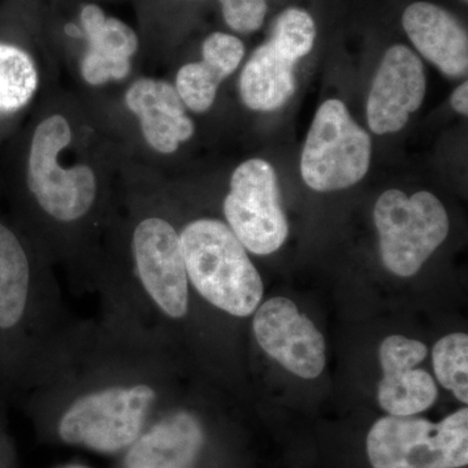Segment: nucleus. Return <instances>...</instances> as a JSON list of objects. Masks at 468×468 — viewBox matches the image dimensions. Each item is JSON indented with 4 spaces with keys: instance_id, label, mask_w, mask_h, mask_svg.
<instances>
[{
    "instance_id": "nucleus-12",
    "label": "nucleus",
    "mask_w": 468,
    "mask_h": 468,
    "mask_svg": "<svg viewBox=\"0 0 468 468\" xmlns=\"http://www.w3.org/2000/svg\"><path fill=\"white\" fill-rule=\"evenodd\" d=\"M205 441L201 418L172 401L126 449L122 468H194Z\"/></svg>"
},
{
    "instance_id": "nucleus-17",
    "label": "nucleus",
    "mask_w": 468,
    "mask_h": 468,
    "mask_svg": "<svg viewBox=\"0 0 468 468\" xmlns=\"http://www.w3.org/2000/svg\"><path fill=\"white\" fill-rule=\"evenodd\" d=\"M297 61L277 50L272 42L260 46L243 68L239 94L252 111L279 110L291 100L297 89L294 67Z\"/></svg>"
},
{
    "instance_id": "nucleus-23",
    "label": "nucleus",
    "mask_w": 468,
    "mask_h": 468,
    "mask_svg": "<svg viewBox=\"0 0 468 468\" xmlns=\"http://www.w3.org/2000/svg\"><path fill=\"white\" fill-rule=\"evenodd\" d=\"M224 20L239 33L257 32L267 15V0H218Z\"/></svg>"
},
{
    "instance_id": "nucleus-26",
    "label": "nucleus",
    "mask_w": 468,
    "mask_h": 468,
    "mask_svg": "<svg viewBox=\"0 0 468 468\" xmlns=\"http://www.w3.org/2000/svg\"><path fill=\"white\" fill-rule=\"evenodd\" d=\"M66 33L68 36L73 37V38H81V37L84 36L82 29H80L75 24H68V26H66Z\"/></svg>"
},
{
    "instance_id": "nucleus-5",
    "label": "nucleus",
    "mask_w": 468,
    "mask_h": 468,
    "mask_svg": "<svg viewBox=\"0 0 468 468\" xmlns=\"http://www.w3.org/2000/svg\"><path fill=\"white\" fill-rule=\"evenodd\" d=\"M72 137L66 117L54 113L37 126L30 144L27 189L51 233H81L98 209V181L92 169L84 165L63 168L58 162Z\"/></svg>"
},
{
    "instance_id": "nucleus-8",
    "label": "nucleus",
    "mask_w": 468,
    "mask_h": 468,
    "mask_svg": "<svg viewBox=\"0 0 468 468\" xmlns=\"http://www.w3.org/2000/svg\"><path fill=\"white\" fill-rule=\"evenodd\" d=\"M371 153V137L345 103L326 101L314 117L302 151V178L320 193L347 189L367 175Z\"/></svg>"
},
{
    "instance_id": "nucleus-3",
    "label": "nucleus",
    "mask_w": 468,
    "mask_h": 468,
    "mask_svg": "<svg viewBox=\"0 0 468 468\" xmlns=\"http://www.w3.org/2000/svg\"><path fill=\"white\" fill-rule=\"evenodd\" d=\"M94 292L101 302L132 314L172 345L193 315L180 236L162 215L137 218L129 237V268H101Z\"/></svg>"
},
{
    "instance_id": "nucleus-11",
    "label": "nucleus",
    "mask_w": 468,
    "mask_h": 468,
    "mask_svg": "<svg viewBox=\"0 0 468 468\" xmlns=\"http://www.w3.org/2000/svg\"><path fill=\"white\" fill-rule=\"evenodd\" d=\"M426 95L423 63L408 46L394 45L385 52L367 101V122L374 133L401 131Z\"/></svg>"
},
{
    "instance_id": "nucleus-13",
    "label": "nucleus",
    "mask_w": 468,
    "mask_h": 468,
    "mask_svg": "<svg viewBox=\"0 0 468 468\" xmlns=\"http://www.w3.org/2000/svg\"><path fill=\"white\" fill-rule=\"evenodd\" d=\"M427 354L426 345L401 335H389L381 343L378 358L384 378L378 384V399L388 414L411 417L436 402L435 380L424 369L415 368Z\"/></svg>"
},
{
    "instance_id": "nucleus-28",
    "label": "nucleus",
    "mask_w": 468,
    "mask_h": 468,
    "mask_svg": "<svg viewBox=\"0 0 468 468\" xmlns=\"http://www.w3.org/2000/svg\"><path fill=\"white\" fill-rule=\"evenodd\" d=\"M66 468H89V467H84V466H76V464H75V466H68V467H66Z\"/></svg>"
},
{
    "instance_id": "nucleus-29",
    "label": "nucleus",
    "mask_w": 468,
    "mask_h": 468,
    "mask_svg": "<svg viewBox=\"0 0 468 468\" xmlns=\"http://www.w3.org/2000/svg\"><path fill=\"white\" fill-rule=\"evenodd\" d=\"M464 2H466V3H467V2H468V0H464Z\"/></svg>"
},
{
    "instance_id": "nucleus-25",
    "label": "nucleus",
    "mask_w": 468,
    "mask_h": 468,
    "mask_svg": "<svg viewBox=\"0 0 468 468\" xmlns=\"http://www.w3.org/2000/svg\"><path fill=\"white\" fill-rule=\"evenodd\" d=\"M452 107L461 115L467 116L468 113V84L464 81L463 84L458 86L455 91L452 92L451 100Z\"/></svg>"
},
{
    "instance_id": "nucleus-15",
    "label": "nucleus",
    "mask_w": 468,
    "mask_h": 468,
    "mask_svg": "<svg viewBox=\"0 0 468 468\" xmlns=\"http://www.w3.org/2000/svg\"><path fill=\"white\" fill-rule=\"evenodd\" d=\"M402 26L417 50L443 75H467V32L454 15L432 3L417 2L403 12Z\"/></svg>"
},
{
    "instance_id": "nucleus-21",
    "label": "nucleus",
    "mask_w": 468,
    "mask_h": 468,
    "mask_svg": "<svg viewBox=\"0 0 468 468\" xmlns=\"http://www.w3.org/2000/svg\"><path fill=\"white\" fill-rule=\"evenodd\" d=\"M88 41L90 50L122 60H131L138 50L137 34L131 27L113 17H107L103 27Z\"/></svg>"
},
{
    "instance_id": "nucleus-7",
    "label": "nucleus",
    "mask_w": 468,
    "mask_h": 468,
    "mask_svg": "<svg viewBox=\"0 0 468 468\" xmlns=\"http://www.w3.org/2000/svg\"><path fill=\"white\" fill-rule=\"evenodd\" d=\"M374 218L384 266L401 277L414 276L451 229L442 203L428 192L409 197L388 190L378 197Z\"/></svg>"
},
{
    "instance_id": "nucleus-18",
    "label": "nucleus",
    "mask_w": 468,
    "mask_h": 468,
    "mask_svg": "<svg viewBox=\"0 0 468 468\" xmlns=\"http://www.w3.org/2000/svg\"><path fill=\"white\" fill-rule=\"evenodd\" d=\"M38 70L23 48L0 43V115L17 112L33 100Z\"/></svg>"
},
{
    "instance_id": "nucleus-19",
    "label": "nucleus",
    "mask_w": 468,
    "mask_h": 468,
    "mask_svg": "<svg viewBox=\"0 0 468 468\" xmlns=\"http://www.w3.org/2000/svg\"><path fill=\"white\" fill-rule=\"evenodd\" d=\"M433 368L439 383L458 401L468 402V335H445L433 347Z\"/></svg>"
},
{
    "instance_id": "nucleus-1",
    "label": "nucleus",
    "mask_w": 468,
    "mask_h": 468,
    "mask_svg": "<svg viewBox=\"0 0 468 468\" xmlns=\"http://www.w3.org/2000/svg\"><path fill=\"white\" fill-rule=\"evenodd\" d=\"M82 320L23 405L58 441L124 452L174 401L172 345L112 304Z\"/></svg>"
},
{
    "instance_id": "nucleus-10",
    "label": "nucleus",
    "mask_w": 468,
    "mask_h": 468,
    "mask_svg": "<svg viewBox=\"0 0 468 468\" xmlns=\"http://www.w3.org/2000/svg\"><path fill=\"white\" fill-rule=\"evenodd\" d=\"M255 338L271 358L295 377L315 378L325 367V341L288 298H271L255 310Z\"/></svg>"
},
{
    "instance_id": "nucleus-9",
    "label": "nucleus",
    "mask_w": 468,
    "mask_h": 468,
    "mask_svg": "<svg viewBox=\"0 0 468 468\" xmlns=\"http://www.w3.org/2000/svg\"><path fill=\"white\" fill-rule=\"evenodd\" d=\"M223 211L227 226L254 254H272L288 239L276 172L266 160H246L234 169Z\"/></svg>"
},
{
    "instance_id": "nucleus-27",
    "label": "nucleus",
    "mask_w": 468,
    "mask_h": 468,
    "mask_svg": "<svg viewBox=\"0 0 468 468\" xmlns=\"http://www.w3.org/2000/svg\"><path fill=\"white\" fill-rule=\"evenodd\" d=\"M5 403H7V402H5V399H3V397L0 396V412H2V410H3V408H5Z\"/></svg>"
},
{
    "instance_id": "nucleus-16",
    "label": "nucleus",
    "mask_w": 468,
    "mask_h": 468,
    "mask_svg": "<svg viewBox=\"0 0 468 468\" xmlns=\"http://www.w3.org/2000/svg\"><path fill=\"white\" fill-rule=\"evenodd\" d=\"M245 55L241 39L227 33H212L202 46L203 60L185 64L176 76V90L185 107L205 113L217 100L221 82L236 72Z\"/></svg>"
},
{
    "instance_id": "nucleus-6",
    "label": "nucleus",
    "mask_w": 468,
    "mask_h": 468,
    "mask_svg": "<svg viewBox=\"0 0 468 468\" xmlns=\"http://www.w3.org/2000/svg\"><path fill=\"white\" fill-rule=\"evenodd\" d=\"M374 468H460L468 463V410L440 423L411 417L378 419L367 436Z\"/></svg>"
},
{
    "instance_id": "nucleus-14",
    "label": "nucleus",
    "mask_w": 468,
    "mask_h": 468,
    "mask_svg": "<svg viewBox=\"0 0 468 468\" xmlns=\"http://www.w3.org/2000/svg\"><path fill=\"white\" fill-rule=\"evenodd\" d=\"M125 104L140 119L144 140L156 153H175L193 137V120L175 86L167 81L137 80L125 92Z\"/></svg>"
},
{
    "instance_id": "nucleus-22",
    "label": "nucleus",
    "mask_w": 468,
    "mask_h": 468,
    "mask_svg": "<svg viewBox=\"0 0 468 468\" xmlns=\"http://www.w3.org/2000/svg\"><path fill=\"white\" fill-rule=\"evenodd\" d=\"M131 72V60L107 57L88 48L81 61L82 79L91 86L122 81Z\"/></svg>"
},
{
    "instance_id": "nucleus-24",
    "label": "nucleus",
    "mask_w": 468,
    "mask_h": 468,
    "mask_svg": "<svg viewBox=\"0 0 468 468\" xmlns=\"http://www.w3.org/2000/svg\"><path fill=\"white\" fill-rule=\"evenodd\" d=\"M106 15L95 5H86L81 9L82 32L90 38L106 23Z\"/></svg>"
},
{
    "instance_id": "nucleus-20",
    "label": "nucleus",
    "mask_w": 468,
    "mask_h": 468,
    "mask_svg": "<svg viewBox=\"0 0 468 468\" xmlns=\"http://www.w3.org/2000/svg\"><path fill=\"white\" fill-rule=\"evenodd\" d=\"M316 38L315 21L300 8L285 9L277 17L270 41L285 57L298 61L313 50Z\"/></svg>"
},
{
    "instance_id": "nucleus-2",
    "label": "nucleus",
    "mask_w": 468,
    "mask_h": 468,
    "mask_svg": "<svg viewBox=\"0 0 468 468\" xmlns=\"http://www.w3.org/2000/svg\"><path fill=\"white\" fill-rule=\"evenodd\" d=\"M80 319L20 234L0 220V396L23 402Z\"/></svg>"
},
{
    "instance_id": "nucleus-4",
    "label": "nucleus",
    "mask_w": 468,
    "mask_h": 468,
    "mask_svg": "<svg viewBox=\"0 0 468 468\" xmlns=\"http://www.w3.org/2000/svg\"><path fill=\"white\" fill-rule=\"evenodd\" d=\"M178 236L193 292L233 318L254 314L263 282L232 229L218 218H201L185 224Z\"/></svg>"
}]
</instances>
